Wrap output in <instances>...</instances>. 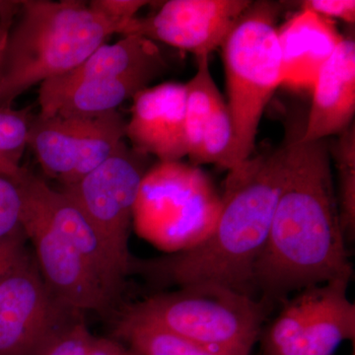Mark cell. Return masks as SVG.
Listing matches in <instances>:
<instances>
[{
    "mask_svg": "<svg viewBox=\"0 0 355 355\" xmlns=\"http://www.w3.org/2000/svg\"><path fill=\"white\" fill-rule=\"evenodd\" d=\"M2 4H3V1H0V9H1Z\"/></svg>",
    "mask_w": 355,
    "mask_h": 355,
    "instance_id": "4dcf8cb0",
    "label": "cell"
},
{
    "mask_svg": "<svg viewBox=\"0 0 355 355\" xmlns=\"http://www.w3.org/2000/svg\"><path fill=\"white\" fill-rule=\"evenodd\" d=\"M19 189L23 231L34 247L35 261L51 293L64 306L83 314L108 312L114 303L76 248L44 216L31 196Z\"/></svg>",
    "mask_w": 355,
    "mask_h": 355,
    "instance_id": "8fae6325",
    "label": "cell"
},
{
    "mask_svg": "<svg viewBox=\"0 0 355 355\" xmlns=\"http://www.w3.org/2000/svg\"><path fill=\"white\" fill-rule=\"evenodd\" d=\"M345 37L335 21L300 10L277 28L282 85L312 89L320 69Z\"/></svg>",
    "mask_w": 355,
    "mask_h": 355,
    "instance_id": "e0dca14e",
    "label": "cell"
},
{
    "mask_svg": "<svg viewBox=\"0 0 355 355\" xmlns=\"http://www.w3.org/2000/svg\"><path fill=\"white\" fill-rule=\"evenodd\" d=\"M25 234L0 242V282L28 253Z\"/></svg>",
    "mask_w": 355,
    "mask_h": 355,
    "instance_id": "4316f807",
    "label": "cell"
},
{
    "mask_svg": "<svg viewBox=\"0 0 355 355\" xmlns=\"http://www.w3.org/2000/svg\"><path fill=\"white\" fill-rule=\"evenodd\" d=\"M166 64L157 44L139 36H123L113 44L100 46L85 60L62 76L41 84L40 106L83 81L146 77L153 80Z\"/></svg>",
    "mask_w": 355,
    "mask_h": 355,
    "instance_id": "9a60e30c",
    "label": "cell"
},
{
    "mask_svg": "<svg viewBox=\"0 0 355 355\" xmlns=\"http://www.w3.org/2000/svg\"><path fill=\"white\" fill-rule=\"evenodd\" d=\"M279 11L272 2H252L221 46L235 135L233 167L253 155L261 116L282 85Z\"/></svg>",
    "mask_w": 355,
    "mask_h": 355,
    "instance_id": "277c9868",
    "label": "cell"
},
{
    "mask_svg": "<svg viewBox=\"0 0 355 355\" xmlns=\"http://www.w3.org/2000/svg\"><path fill=\"white\" fill-rule=\"evenodd\" d=\"M144 158L121 141L105 162L78 183L60 189L78 205L125 279L135 258L128 243L135 200L147 171Z\"/></svg>",
    "mask_w": 355,
    "mask_h": 355,
    "instance_id": "52a82bcc",
    "label": "cell"
},
{
    "mask_svg": "<svg viewBox=\"0 0 355 355\" xmlns=\"http://www.w3.org/2000/svg\"><path fill=\"white\" fill-rule=\"evenodd\" d=\"M331 155L338 172V191H336L340 223L347 242L355 236V128L354 125L340 133Z\"/></svg>",
    "mask_w": 355,
    "mask_h": 355,
    "instance_id": "ffe728a7",
    "label": "cell"
},
{
    "mask_svg": "<svg viewBox=\"0 0 355 355\" xmlns=\"http://www.w3.org/2000/svg\"><path fill=\"white\" fill-rule=\"evenodd\" d=\"M83 317L51 293L28 252L0 282V355H39Z\"/></svg>",
    "mask_w": 355,
    "mask_h": 355,
    "instance_id": "30bf717a",
    "label": "cell"
},
{
    "mask_svg": "<svg viewBox=\"0 0 355 355\" xmlns=\"http://www.w3.org/2000/svg\"><path fill=\"white\" fill-rule=\"evenodd\" d=\"M251 3L248 0H170L149 17H135L121 35L161 42L197 58L209 55L222 46Z\"/></svg>",
    "mask_w": 355,
    "mask_h": 355,
    "instance_id": "7c38bea8",
    "label": "cell"
},
{
    "mask_svg": "<svg viewBox=\"0 0 355 355\" xmlns=\"http://www.w3.org/2000/svg\"><path fill=\"white\" fill-rule=\"evenodd\" d=\"M20 1H3L0 9V81L3 74L4 60L9 33L19 10Z\"/></svg>",
    "mask_w": 355,
    "mask_h": 355,
    "instance_id": "83f0119b",
    "label": "cell"
},
{
    "mask_svg": "<svg viewBox=\"0 0 355 355\" xmlns=\"http://www.w3.org/2000/svg\"><path fill=\"white\" fill-rule=\"evenodd\" d=\"M309 116L303 141L327 139L354 125L355 113V43L343 38L320 69L312 87Z\"/></svg>",
    "mask_w": 355,
    "mask_h": 355,
    "instance_id": "2e32d148",
    "label": "cell"
},
{
    "mask_svg": "<svg viewBox=\"0 0 355 355\" xmlns=\"http://www.w3.org/2000/svg\"><path fill=\"white\" fill-rule=\"evenodd\" d=\"M352 355H354V354H352Z\"/></svg>",
    "mask_w": 355,
    "mask_h": 355,
    "instance_id": "1f68e13d",
    "label": "cell"
},
{
    "mask_svg": "<svg viewBox=\"0 0 355 355\" xmlns=\"http://www.w3.org/2000/svg\"><path fill=\"white\" fill-rule=\"evenodd\" d=\"M198 69L195 76L186 85V111H184V130H186L188 156L195 164L203 132L214 113L217 102L222 95L214 83L210 72L209 55L197 58Z\"/></svg>",
    "mask_w": 355,
    "mask_h": 355,
    "instance_id": "d6986e66",
    "label": "cell"
},
{
    "mask_svg": "<svg viewBox=\"0 0 355 355\" xmlns=\"http://www.w3.org/2000/svg\"><path fill=\"white\" fill-rule=\"evenodd\" d=\"M128 349L111 338H96L87 355H123Z\"/></svg>",
    "mask_w": 355,
    "mask_h": 355,
    "instance_id": "f1b7e54d",
    "label": "cell"
},
{
    "mask_svg": "<svg viewBox=\"0 0 355 355\" xmlns=\"http://www.w3.org/2000/svg\"><path fill=\"white\" fill-rule=\"evenodd\" d=\"M123 355H139L137 354V352H135V350L132 349H128L127 352H125V354Z\"/></svg>",
    "mask_w": 355,
    "mask_h": 355,
    "instance_id": "f546056e",
    "label": "cell"
},
{
    "mask_svg": "<svg viewBox=\"0 0 355 355\" xmlns=\"http://www.w3.org/2000/svg\"><path fill=\"white\" fill-rule=\"evenodd\" d=\"M125 312L207 347L253 349L266 304L227 287L200 284L154 294Z\"/></svg>",
    "mask_w": 355,
    "mask_h": 355,
    "instance_id": "5b68a950",
    "label": "cell"
},
{
    "mask_svg": "<svg viewBox=\"0 0 355 355\" xmlns=\"http://www.w3.org/2000/svg\"><path fill=\"white\" fill-rule=\"evenodd\" d=\"M21 209L22 200L18 182L0 175V242L25 234Z\"/></svg>",
    "mask_w": 355,
    "mask_h": 355,
    "instance_id": "603a6c76",
    "label": "cell"
},
{
    "mask_svg": "<svg viewBox=\"0 0 355 355\" xmlns=\"http://www.w3.org/2000/svg\"><path fill=\"white\" fill-rule=\"evenodd\" d=\"M349 282L334 280L308 287L286 300L266 331L263 355H333L347 340L354 342L355 305Z\"/></svg>",
    "mask_w": 355,
    "mask_h": 355,
    "instance_id": "ba28073f",
    "label": "cell"
},
{
    "mask_svg": "<svg viewBox=\"0 0 355 355\" xmlns=\"http://www.w3.org/2000/svg\"><path fill=\"white\" fill-rule=\"evenodd\" d=\"M125 137L141 155H154L159 162L181 161L188 156L184 111L186 85L166 83L142 89L133 96Z\"/></svg>",
    "mask_w": 355,
    "mask_h": 355,
    "instance_id": "4fadbf2b",
    "label": "cell"
},
{
    "mask_svg": "<svg viewBox=\"0 0 355 355\" xmlns=\"http://www.w3.org/2000/svg\"><path fill=\"white\" fill-rule=\"evenodd\" d=\"M149 3L151 2L146 0H92L88 4L95 12L116 25L121 35L125 25Z\"/></svg>",
    "mask_w": 355,
    "mask_h": 355,
    "instance_id": "d4e9b609",
    "label": "cell"
},
{
    "mask_svg": "<svg viewBox=\"0 0 355 355\" xmlns=\"http://www.w3.org/2000/svg\"><path fill=\"white\" fill-rule=\"evenodd\" d=\"M286 168L284 144L228 170L216 223L193 246L135 258L130 273L161 286L210 284L254 297V266L265 249Z\"/></svg>",
    "mask_w": 355,
    "mask_h": 355,
    "instance_id": "7a4b0ae2",
    "label": "cell"
},
{
    "mask_svg": "<svg viewBox=\"0 0 355 355\" xmlns=\"http://www.w3.org/2000/svg\"><path fill=\"white\" fill-rule=\"evenodd\" d=\"M125 123L118 111L95 116L39 114L33 119L28 146L46 176L71 186L114 153L125 137Z\"/></svg>",
    "mask_w": 355,
    "mask_h": 355,
    "instance_id": "9c48e42d",
    "label": "cell"
},
{
    "mask_svg": "<svg viewBox=\"0 0 355 355\" xmlns=\"http://www.w3.org/2000/svg\"><path fill=\"white\" fill-rule=\"evenodd\" d=\"M303 128L286 140L284 181L265 249L254 272L266 301L334 280L354 270L338 211L327 139L303 141Z\"/></svg>",
    "mask_w": 355,
    "mask_h": 355,
    "instance_id": "6da1fadb",
    "label": "cell"
},
{
    "mask_svg": "<svg viewBox=\"0 0 355 355\" xmlns=\"http://www.w3.org/2000/svg\"><path fill=\"white\" fill-rule=\"evenodd\" d=\"M301 10L310 11L331 21L338 19L354 24V0H305L300 2Z\"/></svg>",
    "mask_w": 355,
    "mask_h": 355,
    "instance_id": "484cf974",
    "label": "cell"
},
{
    "mask_svg": "<svg viewBox=\"0 0 355 355\" xmlns=\"http://www.w3.org/2000/svg\"><path fill=\"white\" fill-rule=\"evenodd\" d=\"M114 334L139 355H250L252 352L248 349H220L200 345L137 319L125 311L116 321Z\"/></svg>",
    "mask_w": 355,
    "mask_h": 355,
    "instance_id": "ac0fdd59",
    "label": "cell"
},
{
    "mask_svg": "<svg viewBox=\"0 0 355 355\" xmlns=\"http://www.w3.org/2000/svg\"><path fill=\"white\" fill-rule=\"evenodd\" d=\"M234 142L232 119L227 103L222 97L203 132L200 153L193 165L216 164L230 170L233 167Z\"/></svg>",
    "mask_w": 355,
    "mask_h": 355,
    "instance_id": "7402d4cb",
    "label": "cell"
},
{
    "mask_svg": "<svg viewBox=\"0 0 355 355\" xmlns=\"http://www.w3.org/2000/svg\"><path fill=\"white\" fill-rule=\"evenodd\" d=\"M18 184L43 210L44 216L67 238L83 259L112 302H116L125 284L99 238L83 212L62 190L25 170Z\"/></svg>",
    "mask_w": 355,
    "mask_h": 355,
    "instance_id": "5bb4252c",
    "label": "cell"
},
{
    "mask_svg": "<svg viewBox=\"0 0 355 355\" xmlns=\"http://www.w3.org/2000/svg\"><path fill=\"white\" fill-rule=\"evenodd\" d=\"M7 42L0 81V108L36 84L62 76L83 64L116 25L78 0H26Z\"/></svg>",
    "mask_w": 355,
    "mask_h": 355,
    "instance_id": "3957f363",
    "label": "cell"
},
{
    "mask_svg": "<svg viewBox=\"0 0 355 355\" xmlns=\"http://www.w3.org/2000/svg\"><path fill=\"white\" fill-rule=\"evenodd\" d=\"M219 209L220 197L200 168L181 161L159 162L140 184L132 226L141 237L177 253L184 249V241L198 242L207 235Z\"/></svg>",
    "mask_w": 355,
    "mask_h": 355,
    "instance_id": "8992f818",
    "label": "cell"
},
{
    "mask_svg": "<svg viewBox=\"0 0 355 355\" xmlns=\"http://www.w3.org/2000/svg\"><path fill=\"white\" fill-rule=\"evenodd\" d=\"M31 108H0V175L18 181L25 171L21 166L28 146L33 119Z\"/></svg>",
    "mask_w": 355,
    "mask_h": 355,
    "instance_id": "44dd1931",
    "label": "cell"
},
{
    "mask_svg": "<svg viewBox=\"0 0 355 355\" xmlns=\"http://www.w3.org/2000/svg\"><path fill=\"white\" fill-rule=\"evenodd\" d=\"M95 338L83 317L58 334L39 355H87Z\"/></svg>",
    "mask_w": 355,
    "mask_h": 355,
    "instance_id": "cb8c5ba5",
    "label": "cell"
}]
</instances>
